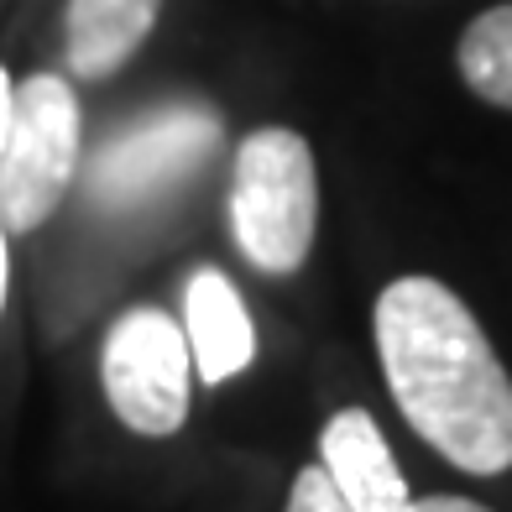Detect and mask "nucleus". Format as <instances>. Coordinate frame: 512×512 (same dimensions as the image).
I'll return each mask as SVG.
<instances>
[{"instance_id": "nucleus-1", "label": "nucleus", "mask_w": 512, "mask_h": 512, "mask_svg": "<svg viewBox=\"0 0 512 512\" xmlns=\"http://www.w3.org/2000/svg\"><path fill=\"white\" fill-rule=\"evenodd\" d=\"M377 356L413 434L471 476L512 471V377L476 314L439 277H398L377 298Z\"/></svg>"}, {"instance_id": "nucleus-2", "label": "nucleus", "mask_w": 512, "mask_h": 512, "mask_svg": "<svg viewBox=\"0 0 512 512\" xmlns=\"http://www.w3.org/2000/svg\"><path fill=\"white\" fill-rule=\"evenodd\" d=\"M230 236L256 272L288 277L309 262L319 230V168L288 126H262L230 162Z\"/></svg>"}, {"instance_id": "nucleus-3", "label": "nucleus", "mask_w": 512, "mask_h": 512, "mask_svg": "<svg viewBox=\"0 0 512 512\" xmlns=\"http://www.w3.org/2000/svg\"><path fill=\"white\" fill-rule=\"evenodd\" d=\"M84 115L63 74H27L16 84L11 131L0 147V225L6 236L48 225L63 194L79 183Z\"/></svg>"}, {"instance_id": "nucleus-4", "label": "nucleus", "mask_w": 512, "mask_h": 512, "mask_svg": "<svg viewBox=\"0 0 512 512\" xmlns=\"http://www.w3.org/2000/svg\"><path fill=\"white\" fill-rule=\"evenodd\" d=\"M100 387L110 413L142 439H168L189 424L194 403V356L183 324L157 309L136 304L105 330L100 345Z\"/></svg>"}, {"instance_id": "nucleus-5", "label": "nucleus", "mask_w": 512, "mask_h": 512, "mask_svg": "<svg viewBox=\"0 0 512 512\" xmlns=\"http://www.w3.org/2000/svg\"><path fill=\"white\" fill-rule=\"evenodd\" d=\"M215 147H220V115L209 105H194V100L157 105L115 131L89 162H79L84 194L100 209L152 204L168 189H178Z\"/></svg>"}, {"instance_id": "nucleus-6", "label": "nucleus", "mask_w": 512, "mask_h": 512, "mask_svg": "<svg viewBox=\"0 0 512 512\" xmlns=\"http://www.w3.org/2000/svg\"><path fill=\"white\" fill-rule=\"evenodd\" d=\"M183 340L194 356V377L204 387H225L256 361V330L241 288L220 267H194L183 283Z\"/></svg>"}, {"instance_id": "nucleus-7", "label": "nucleus", "mask_w": 512, "mask_h": 512, "mask_svg": "<svg viewBox=\"0 0 512 512\" xmlns=\"http://www.w3.org/2000/svg\"><path fill=\"white\" fill-rule=\"evenodd\" d=\"M319 465L330 471L340 502L351 512H403L408 481L387 450L382 424L366 408H340L319 434Z\"/></svg>"}, {"instance_id": "nucleus-8", "label": "nucleus", "mask_w": 512, "mask_h": 512, "mask_svg": "<svg viewBox=\"0 0 512 512\" xmlns=\"http://www.w3.org/2000/svg\"><path fill=\"white\" fill-rule=\"evenodd\" d=\"M162 16V0H68L63 11V58L68 74L100 84L142 53Z\"/></svg>"}, {"instance_id": "nucleus-9", "label": "nucleus", "mask_w": 512, "mask_h": 512, "mask_svg": "<svg viewBox=\"0 0 512 512\" xmlns=\"http://www.w3.org/2000/svg\"><path fill=\"white\" fill-rule=\"evenodd\" d=\"M460 79L476 100L512 110V6H492L481 11L460 37Z\"/></svg>"}, {"instance_id": "nucleus-10", "label": "nucleus", "mask_w": 512, "mask_h": 512, "mask_svg": "<svg viewBox=\"0 0 512 512\" xmlns=\"http://www.w3.org/2000/svg\"><path fill=\"white\" fill-rule=\"evenodd\" d=\"M283 512H351V507L340 502V492H335V481H330L324 465H304V471L293 476V492H288Z\"/></svg>"}, {"instance_id": "nucleus-11", "label": "nucleus", "mask_w": 512, "mask_h": 512, "mask_svg": "<svg viewBox=\"0 0 512 512\" xmlns=\"http://www.w3.org/2000/svg\"><path fill=\"white\" fill-rule=\"evenodd\" d=\"M403 512H492V507H481L471 497H413Z\"/></svg>"}, {"instance_id": "nucleus-12", "label": "nucleus", "mask_w": 512, "mask_h": 512, "mask_svg": "<svg viewBox=\"0 0 512 512\" xmlns=\"http://www.w3.org/2000/svg\"><path fill=\"white\" fill-rule=\"evenodd\" d=\"M11 105H16V79L0 63V147H6V131H11Z\"/></svg>"}, {"instance_id": "nucleus-13", "label": "nucleus", "mask_w": 512, "mask_h": 512, "mask_svg": "<svg viewBox=\"0 0 512 512\" xmlns=\"http://www.w3.org/2000/svg\"><path fill=\"white\" fill-rule=\"evenodd\" d=\"M6 293H11V236L0 225V314H6Z\"/></svg>"}]
</instances>
